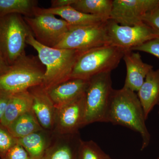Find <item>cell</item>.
<instances>
[{
  "mask_svg": "<svg viewBox=\"0 0 159 159\" xmlns=\"http://www.w3.org/2000/svg\"><path fill=\"white\" fill-rule=\"evenodd\" d=\"M145 120L142 104L135 92L124 86L120 89H113L104 122L122 125L140 134L142 140L141 150L146 148L150 141Z\"/></svg>",
  "mask_w": 159,
  "mask_h": 159,
  "instance_id": "1",
  "label": "cell"
},
{
  "mask_svg": "<svg viewBox=\"0 0 159 159\" xmlns=\"http://www.w3.org/2000/svg\"><path fill=\"white\" fill-rule=\"evenodd\" d=\"M26 43L36 50L39 60L45 68L41 86L47 91L70 79L77 59L85 51L43 45L35 40L31 33L27 38Z\"/></svg>",
  "mask_w": 159,
  "mask_h": 159,
  "instance_id": "2",
  "label": "cell"
},
{
  "mask_svg": "<svg viewBox=\"0 0 159 159\" xmlns=\"http://www.w3.org/2000/svg\"><path fill=\"white\" fill-rule=\"evenodd\" d=\"M45 72L38 57L25 54L0 75V92L11 95L41 85Z\"/></svg>",
  "mask_w": 159,
  "mask_h": 159,
  "instance_id": "3",
  "label": "cell"
},
{
  "mask_svg": "<svg viewBox=\"0 0 159 159\" xmlns=\"http://www.w3.org/2000/svg\"><path fill=\"white\" fill-rule=\"evenodd\" d=\"M124 52L111 44L83 51L75 63L70 79L88 80L97 74L111 72L118 67Z\"/></svg>",
  "mask_w": 159,
  "mask_h": 159,
  "instance_id": "4",
  "label": "cell"
},
{
  "mask_svg": "<svg viewBox=\"0 0 159 159\" xmlns=\"http://www.w3.org/2000/svg\"><path fill=\"white\" fill-rule=\"evenodd\" d=\"M31 33L21 15L0 16V54L8 65L26 54V40Z\"/></svg>",
  "mask_w": 159,
  "mask_h": 159,
  "instance_id": "5",
  "label": "cell"
},
{
  "mask_svg": "<svg viewBox=\"0 0 159 159\" xmlns=\"http://www.w3.org/2000/svg\"><path fill=\"white\" fill-rule=\"evenodd\" d=\"M112 87L111 72L97 74L89 80L85 93L84 126L104 122Z\"/></svg>",
  "mask_w": 159,
  "mask_h": 159,
  "instance_id": "6",
  "label": "cell"
},
{
  "mask_svg": "<svg viewBox=\"0 0 159 159\" xmlns=\"http://www.w3.org/2000/svg\"><path fill=\"white\" fill-rule=\"evenodd\" d=\"M32 35L43 45L54 48L74 26L49 13L24 17Z\"/></svg>",
  "mask_w": 159,
  "mask_h": 159,
  "instance_id": "7",
  "label": "cell"
},
{
  "mask_svg": "<svg viewBox=\"0 0 159 159\" xmlns=\"http://www.w3.org/2000/svg\"><path fill=\"white\" fill-rule=\"evenodd\" d=\"M106 21L89 25L74 26L54 48L84 51L110 44Z\"/></svg>",
  "mask_w": 159,
  "mask_h": 159,
  "instance_id": "8",
  "label": "cell"
},
{
  "mask_svg": "<svg viewBox=\"0 0 159 159\" xmlns=\"http://www.w3.org/2000/svg\"><path fill=\"white\" fill-rule=\"evenodd\" d=\"M106 29L110 44L124 52L159 37L158 34L144 22L135 26H123L109 19L106 21Z\"/></svg>",
  "mask_w": 159,
  "mask_h": 159,
  "instance_id": "9",
  "label": "cell"
},
{
  "mask_svg": "<svg viewBox=\"0 0 159 159\" xmlns=\"http://www.w3.org/2000/svg\"><path fill=\"white\" fill-rule=\"evenodd\" d=\"M159 3V0H113L110 19L121 25L143 23L142 18Z\"/></svg>",
  "mask_w": 159,
  "mask_h": 159,
  "instance_id": "10",
  "label": "cell"
},
{
  "mask_svg": "<svg viewBox=\"0 0 159 159\" xmlns=\"http://www.w3.org/2000/svg\"><path fill=\"white\" fill-rule=\"evenodd\" d=\"M85 94L75 100L56 108L54 129L60 135L78 133L84 126Z\"/></svg>",
  "mask_w": 159,
  "mask_h": 159,
  "instance_id": "11",
  "label": "cell"
},
{
  "mask_svg": "<svg viewBox=\"0 0 159 159\" xmlns=\"http://www.w3.org/2000/svg\"><path fill=\"white\" fill-rule=\"evenodd\" d=\"M33 98L31 110L45 130L54 129L56 108L49 97L48 91L41 85L31 88L29 90Z\"/></svg>",
  "mask_w": 159,
  "mask_h": 159,
  "instance_id": "12",
  "label": "cell"
},
{
  "mask_svg": "<svg viewBox=\"0 0 159 159\" xmlns=\"http://www.w3.org/2000/svg\"><path fill=\"white\" fill-rule=\"evenodd\" d=\"M123 59L126 67V76L124 87L133 92H138L147 74L153 70V66L144 62L138 52L125 51Z\"/></svg>",
  "mask_w": 159,
  "mask_h": 159,
  "instance_id": "13",
  "label": "cell"
},
{
  "mask_svg": "<svg viewBox=\"0 0 159 159\" xmlns=\"http://www.w3.org/2000/svg\"><path fill=\"white\" fill-rule=\"evenodd\" d=\"M89 80L69 79L47 91L55 108H57L84 95Z\"/></svg>",
  "mask_w": 159,
  "mask_h": 159,
  "instance_id": "14",
  "label": "cell"
},
{
  "mask_svg": "<svg viewBox=\"0 0 159 159\" xmlns=\"http://www.w3.org/2000/svg\"><path fill=\"white\" fill-rule=\"evenodd\" d=\"M137 94L144 111L145 119L159 102V69L151 70Z\"/></svg>",
  "mask_w": 159,
  "mask_h": 159,
  "instance_id": "15",
  "label": "cell"
},
{
  "mask_svg": "<svg viewBox=\"0 0 159 159\" xmlns=\"http://www.w3.org/2000/svg\"><path fill=\"white\" fill-rule=\"evenodd\" d=\"M44 13L59 16L63 20L74 26L89 25L106 21L96 16L86 14L77 11L72 6L60 8H41L38 7L36 9L34 16Z\"/></svg>",
  "mask_w": 159,
  "mask_h": 159,
  "instance_id": "16",
  "label": "cell"
},
{
  "mask_svg": "<svg viewBox=\"0 0 159 159\" xmlns=\"http://www.w3.org/2000/svg\"><path fill=\"white\" fill-rule=\"evenodd\" d=\"M78 134L60 135V140L51 144L43 159H77L81 140Z\"/></svg>",
  "mask_w": 159,
  "mask_h": 159,
  "instance_id": "17",
  "label": "cell"
},
{
  "mask_svg": "<svg viewBox=\"0 0 159 159\" xmlns=\"http://www.w3.org/2000/svg\"><path fill=\"white\" fill-rule=\"evenodd\" d=\"M33 98L29 90L11 95L1 123L8 126L18 118L31 110Z\"/></svg>",
  "mask_w": 159,
  "mask_h": 159,
  "instance_id": "18",
  "label": "cell"
},
{
  "mask_svg": "<svg viewBox=\"0 0 159 159\" xmlns=\"http://www.w3.org/2000/svg\"><path fill=\"white\" fill-rule=\"evenodd\" d=\"M16 139L17 143L25 149L31 159H43L51 144L45 130Z\"/></svg>",
  "mask_w": 159,
  "mask_h": 159,
  "instance_id": "19",
  "label": "cell"
},
{
  "mask_svg": "<svg viewBox=\"0 0 159 159\" xmlns=\"http://www.w3.org/2000/svg\"><path fill=\"white\" fill-rule=\"evenodd\" d=\"M6 127L16 139L44 130L32 110L22 115Z\"/></svg>",
  "mask_w": 159,
  "mask_h": 159,
  "instance_id": "20",
  "label": "cell"
},
{
  "mask_svg": "<svg viewBox=\"0 0 159 159\" xmlns=\"http://www.w3.org/2000/svg\"><path fill=\"white\" fill-rule=\"evenodd\" d=\"M112 2L113 0H76L71 6L77 11L107 21L110 19Z\"/></svg>",
  "mask_w": 159,
  "mask_h": 159,
  "instance_id": "21",
  "label": "cell"
},
{
  "mask_svg": "<svg viewBox=\"0 0 159 159\" xmlns=\"http://www.w3.org/2000/svg\"><path fill=\"white\" fill-rule=\"evenodd\" d=\"M34 0H0V16L11 14L32 17L38 7Z\"/></svg>",
  "mask_w": 159,
  "mask_h": 159,
  "instance_id": "22",
  "label": "cell"
},
{
  "mask_svg": "<svg viewBox=\"0 0 159 159\" xmlns=\"http://www.w3.org/2000/svg\"><path fill=\"white\" fill-rule=\"evenodd\" d=\"M77 159H112L93 141L81 140L78 148Z\"/></svg>",
  "mask_w": 159,
  "mask_h": 159,
  "instance_id": "23",
  "label": "cell"
},
{
  "mask_svg": "<svg viewBox=\"0 0 159 159\" xmlns=\"http://www.w3.org/2000/svg\"><path fill=\"white\" fill-rule=\"evenodd\" d=\"M17 143V139L10 133L6 126L0 122V157L5 155Z\"/></svg>",
  "mask_w": 159,
  "mask_h": 159,
  "instance_id": "24",
  "label": "cell"
},
{
  "mask_svg": "<svg viewBox=\"0 0 159 159\" xmlns=\"http://www.w3.org/2000/svg\"><path fill=\"white\" fill-rule=\"evenodd\" d=\"M132 51L146 52L155 56L159 59V37L151 39L134 48Z\"/></svg>",
  "mask_w": 159,
  "mask_h": 159,
  "instance_id": "25",
  "label": "cell"
},
{
  "mask_svg": "<svg viewBox=\"0 0 159 159\" xmlns=\"http://www.w3.org/2000/svg\"><path fill=\"white\" fill-rule=\"evenodd\" d=\"M142 21L159 34V3L145 15Z\"/></svg>",
  "mask_w": 159,
  "mask_h": 159,
  "instance_id": "26",
  "label": "cell"
},
{
  "mask_svg": "<svg viewBox=\"0 0 159 159\" xmlns=\"http://www.w3.org/2000/svg\"><path fill=\"white\" fill-rule=\"evenodd\" d=\"M1 159H31L29 154L21 145L16 143Z\"/></svg>",
  "mask_w": 159,
  "mask_h": 159,
  "instance_id": "27",
  "label": "cell"
},
{
  "mask_svg": "<svg viewBox=\"0 0 159 159\" xmlns=\"http://www.w3.org/2000/svg\"><path fill=\"white\" fill-rule=\"evenodd\" d=\"M11 95L0 92V122L5 115Z\"/></svg>",
  "mask_w": 159,
  "mask_h": 159,
  "instance_id": "28",
  "label": "cell"
},
{
  "mask_svg": "<svg viewBox=\"0 0 159 159\" xmlns=\"http://www.w3.org/2000/svg\"><path fill=\"white\" fill-rule=\"evenodd\" d=\"M75 2L76 0H52L51 8H60L71 6Z\"/></svg>",
  "mask_w": 159,
  "mask_h": 159,
  "instance_id": "29",
  "label": "cell"
},
{
  "mask_svg": "<svg viewBox=\"0 0 159 159\" xmlns=\"http://www.w3.org/2000/svg\"><path fill=\"white\" fill-rule=\"evenodd\" d=\"M10 67V66L6 63L2 55L0 54V75L7 72Z\"/></svg>",
  "mask_w": 159,
  "mask_h": 159,
  "instance_id": "30",
  "label": "cell"
},
{
  "mask_svg": "<svg viewBox=\"0 0 159 159\" xmlns=\"http://www.w3.org/2000/svg\"><path fill=\"white\" fill-rule=\"evenodd\" d=\"M158 105L159 106V102L158 104Z\"/></svg>",
  "mask_w": 159,
  "mask_h": 159,
  "instance_id": "31",
  "label": "cell"
},
{
  "mask_svg": "<svg viewBox=\"0 0 159 159\" xmlns=\"http://www.w3.org/2000/svg\"><path fill=\"white\" fill-rule=\"evenodd\" d=\"M157 159H159V157Z\"/></svg>",
  "mask_w": 159,
  "mask_h": 159,
  "instance_id": "32",
  "label": "cell"
}]
</instances>
